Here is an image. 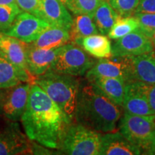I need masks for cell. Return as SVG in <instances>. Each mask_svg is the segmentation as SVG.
<instances>
[{"mask_svg": "<svg viewBox=\"0 0 155 155\" xmlns=\"http://www.w3.org/2000/svg\"><path fill=\"white\" fill-rule=\"evenodd\" d=\"M21 121L30 140L50 149L60 148L64 133L72 123L36 83L30 86L28 104Z\"/></svg>", "mask_w": 155, "mask_h": 155, "instance_id": "cell-1", "label": "cell"}, {"mask_svg": "<svg viewBox=\"0 0 155 155\" xmlns=\"http://www.w3.org/2000/svg\"><path fill=\"white\" fill-rule=\"evenodd\" d=\"M119 106L90 83L79 90L74 120L100 133L114 131L121 119Z\"/></svg>", "mask_w": 155, "mask_h": 155, "instance_id": "cell-2", "label": "cell"}, {"mask_svg": "<svg viewBox=\"0 0 155 155\" xmlns=\"http://www.w3.org/2000/svg\"><path fill=\"white\" fill-rule=\"evenodd\" d=\"M33 83L38 85L71 121L74 120L81 87L75 76L48 71L35 78Z\"/></svg>", "mask_w": 155, "mask_h": 155, "instance_id": "cell-3", "label": "cell"}, {"mask_svg": "<svg viewBox=\"0 0 155 155\" xmlns=\"http://www.w3.org/2000/svg\"><path fill=\"white\" fill-rule=\"evenodd\" d=\"M121 132L140 150L141 154H155V119L124 113L119 120Z\"/></svg>", "mask_w": 155, "mask_h": 155, "instance_id": "cell-4", "label": "cell"}, {"mask_svg": "<svg viewBox=\"0 0 155 155\" xmlns=\"http://www.w3.org/2000/svg\"><path fill=\"white\" fill-rule=\"evenodd\" d=\"M101 133L81 124H69L61 140L59 150L71 155L99 154Z\"/></svg>", "mask_w": 155, "mask_h": 155, "instance_id": "cell-5", "label": "cell"}, {"mask_svg": "<svg viewBox=\"0 0 155 155\" xmlns=\"http://www.w3.org/2000/svg\"><path fill=\"white\" fill-rule=\"evenodd\" d=\"M95 63L96 61L86 50L71 42L61 46L49 71L75 77L83 76Z\"/></svg>", "mask_w": 155, "mask_h": 155, "instance_id": "cell-6", "label": "cell"}, {"mask_svg": "<svg viewBox=\"0 0 155 155\" xmlns=\"http://www.w3.org/2000/svg\"><path fill=\"white\" fill-rule=\"evenodd\" d=\"M50 26L49 23L42 19L23 11L17 15L11 26L2 32L25 43H31Z\"/></svg>", "mask_w": 155, "mask_h": 155, "instance_id": "cell-7", "label": "cell"}, {"mask_svg": "<svg viewBox=\"0 0 155 155\" xmlns=\"http://www.w3.org/2000/svg\"><path fill=\"white\" fill-rule=\"evenodd\" d=\"M147 83L139 81H129L126 83L124 101L122 104L126 113L155 119L146 95Z\"/></svg>", "mask_w": 155, "mask_h": 155, "instance_id": "cell-8", "label": "cell"}, {"mask_svg": "<svg viewBox=\"0 0 155 155\" xmlns=\"http://www.w3.org/2000/svg\"><path fill=\"white\" fill-rule=\"evenodd\" d=\"M31 85L30 83L7 88L1 96V111L7 119L17 121L21 119L28 104Z\"/></svg>", "mask_w": 155, "mask_h": 155, "instance_id": "cell-9", "label": "cell"}, {"mask_svg": "<svg viewBox=\"0 0 155 155\" xmlns=\"http://www.w3.org/2000/svg\"><path fill=\"white\" fill-rule=\"evenodd\" d=\"M150 38L138 29L116 40L112 46L111 58L139 55L154 52Z\"/></svg>", "mask_w": 155, "mask_h": 155, "instance_id": "cell-10", "label": "cell"}, {"mask_svg": "<svg viewBox=\"0 0 155 155\" xmlns=\"http://www.w3.org/2000/svg\"><path fill=\"white\" fill-rule=\"evenodd\" d=\"M36 154L33 144L22 133L19 125L12 123L0 131V155Z\"/></svg>", "mask_w": 155, "mask_h": 155, "instance_id": "cell-11", "label": "cell"}, {"mask_svg": "<svg viewBox=\"0 0 155 155\" xmlns=\"http://www.w3.org/2000/svg\"><path fill=\"white\" fill-rule=\"evenodd\" d=\"M108 60L101 58L86 73V79L92 81L100 78H116L126 83L131 81L130 69L127 58H111Z\"/></svg>", "mask_w": 155, "mask_h": 155, "instance_id": "cell-12", "label": "cell"}, {"mask_svg": "<svg viewBox=\"0 0 155 155\" xmlns=\"http://www.w3.org/2000/svg\"><path fill=\"white\" fill-rule=\"evenodd\" d=\"M60 50L61 47L45 49L35 47L32 42L26 43V62L29 73L34 77L45 73L52 66Z\"/></svg>", "mask_w": 155, "mask_h": 155, "instance_id": "cell-13", "label": "cell"}, {"mask_svg": "<svg viewBox=\"0 0 155 155\" xmlns=\"http://www.w3.org/2000/svg\"><path fill=\"white\" fill-rule=\"evenodd\" d=\"M99 154L137 155L141 154V152L119 131L101 134Z\"/></svg>", "mask_w": 155, "mask_h": 155, "instance_id": "cell-14", "label": "cell"}, {"mask_svg": "<svg viewBox=\"0 0 155 155\" xmlns=\"http://www.w3.org/2000/svg\"><path fill=\"white\" fill-rule=\"evenodd\" d=\"M130 69L131 81L135 80L147 84H155V53L126 56Z\"/></svg>", "mask_w": 155, "mask_h": 155, "instance_id": "cell-15", "label": "cell"}, {"mask_svg": "<svg viewBox=\"0 0 155 155\" xmlns=\"http://www.w3.org/2000/svg\"><path fill=\"white\" fill-rule=\"evenodd\" d=\"M40 4L41 19L52 26L71 30L73 19L61 0H40Z\"/></svg>", "mask_w": 155, "mask_h": 155, "instance_id": "cell-16", "label": "cell"}, {"mask_svg": "<svg viewBox=\"0 0 155 155\" xmlns=\"http://www.w3.org/2000/svg\"><path fill=\"white\" fill-rule=\"evenodd\" d=\"M32 75L26 70L21 68L9 61L8 58L0 51V89L12 88L20 83H31Z\"/></svg>", "mask_w": 155, "mask_h": 155, "instance_id": "cell-17", "label": "cell"}, {"mask_svg": "<svg viewBox=\"0 0 155 155\" xmlns=\"http://www.w3.org/2000/svg\"><path fill=\"white\" fill-rule=\"evenodd\" d=\"M25 47V42L0 32V51L17 66L28 71Z\"/></svg>", "mask_w": 155, "mask_h": 155, "instance_id": "cell-18", "label": "cell"}, {"mask_svg": "<svg viewBox=\"0 0 155 155\" xmlns=\"http://www.w3.org/2000/svg\"><path fill=\"white\" fill-rule=\"evenodd\" d=\"M88 82L116 105L122 106L125 93L124 81L116 78H100Z\"/></svg>", "mask_w": 155, "mask_h": 155, "instance_id": "cell-19", "label": "cell"}, {"mask_svg": "<svg viewBox=\"0 0 155 155\" xmlns=\"http://www.w3.org/2000/svg\"><path fill=\"white\" fill-rule=\"evenodd\" d=\"M71 41V33L67 29L52 26L46 29L32 43L35 47L45 49L60 48Z\"/></svg>", "mask_w": 155, "mask_h": 155, "instance_id": "cell-20", "label": "cell"}, {"mask_svg": "<svg viewBox=\"0 0 155 155\" xmlns=\"http://www.w3.org/2000/svg\"><path fill=\"white\" fill-rule=\"evenodd\" d=\"M76 44L94 57L98 58L111 57V42L105 35H92L81 39Z\"/></svg>", "mask_w": 155, "mask_h": 155, "instance_id": "cell-21", "label": "cell"}, {"mask_svg": "<svg viewBox=\"0 0 155 155\" xmlns=\"http://www.w3.org/2000/svg\"><path fill=\"white\" fill-rule=\"evenodd\" d=\"M119 16L108 2L102 0L93 17L98 32L102 35H108Z\"/></svg>", "mask_w": 155, "mask_h": 155, "instance_id": "cell-22", "label": "cell"}, {"mask_svg": "<svg viewBox=\"0 0 155 155\" xmlns=\"http://www.w3.org/2000/svg\"><path fill=\"white\" fill-rule=\"evenodd\" d=\"M98 32L92 17L88 15H77L73 19L72 28L70 30L71 41L76 44L81 39Z\"/></svg>", "mask_w": 155, "mask_h": 155, "instance_id": "cell-23", "label": "cell"}, {"mask_svg": "<svg viewBox=\"0 0 155 155\" xmlns=\"http://www.w3.org/2000/svg\"><path fill=\"white\" fill-rule=\"evenodd\" d=\"M139 28V23L134 16L119 17L108 33L112 40H118Z\"/></svg>", "mask_w": 155, "mask_h": 155, "instance_id": "cell-24", "label": "cell"}, {"mask_svg": "<svg viewBox=\"0 0 155 155\" xmlns=\"http://www.w3.org/2000/svg\"><path fill=\"white\" fill-rule=\"evenodd\" d=\"M21 12L17 4L0 5V32L7 30Z\"/></svg>", "mask_w": 155, "mask_h": 155, "instance_id": "cell-25", "label": "cell"}, {"mask_svg": "<svg viewBox=\"0 0 155 155\" xmlns=\"http://www.w3.org/2000/svg\"><path fill=\"white\" fill-rule=\"evenodd\" d=\"M101 2L102 0H72L71 11L75 15H88L93 17Z\"/></svg>", "mask_w": 155, "mask_h": 155, "instance_id": "cell-26", "label": "cell"}, {"mask_svg": "<svg viewBox=\"0 0 155 155\" xmlns=\"http://www.w3.org/2000/svg\"><path fill=\"white\" fill-rule=\"evenodd\" d=\"M114 10L121 17H129L134 15L139 0H108Z\"/></svg>", "mask_w": 155, "mask_h": 155, "instance_id": "cell-27", "label": "cell"}, {"mask_svg": "<svg viewBox=\"0 0 155 155\" xmlns=\"http://www.w3.org/2000/svg\"><path fill=\"white\" fill-rule=\"evenodd\" d=\"M134 16L138 21V30L149 38H152L155 32V14L135 13Z\"/></svg>", "mask_w": 155, "mask_h": 155, "instance_id": "cell-28", "label": "cell"}, {"mask_svg": "<svg viewBox=\"0 0 155 155\" xmlns=\"http://www.w3.org/2000/svg\"><path fill=\"white\" fill-rule=\"evenodd\" d=\"M16 2L21 10L41 18L40 0H16Z\"/></svg>", "mask_w": 155, "mask_h": 155, "instance_id": "cell-29", "label": "cell"}, {"mask_svg": "<svg viewBox=\"0 0 155 155\" xmlns=\"http://www.w3.org/2000/svg\"><path fill=\"white\" fill-rule=\"evenodd\" d=\"M135 13L155 14V0H139Z\"/></svg>", "mask_w": 155, "mask_h": 155, "instance_id": "cell-30", "label": "cell"}, {"mask_svg": "<svg viewBox=\"0 0 155 155\" xmlns=\"http://www.w3.org/2000/svg\"><path fill=\"white\" fill-rule=\"evenodd\" d=\"M145 95H146L150 107L155 115V84L146 85Z\"/></svg>", "mask_w": 155, "mask_h": 155, "instance_id": "cell-31", "label": "cell"}, {"mask_svg": "<svg viewBox=\"0 0 155 155\" xmlns=\"http://www.w3.org/2000/svg\"><path fill=\"white\" fill-rule=\"evenodd\" d=\"M16 3V0H0V5H13Z\"/></svg>", "mask_w": 155, "mask_h": 155, "instance_id": "cell-32", "label": "cell"}, {"mask_svg": "<svg viewBox=\"0 0 155 155\" xmlns=\"http://www.w3.org/2000/svg\"><path fill=\"white\" fill-rule=\"evenodd\" d=\"M61 1L70 11L71 10V9H72V0H61Z\"/></svg>", "mask_w": 155, "mask_h": 155, "instance_id": "cell-33", "label": "cell"}, {"mask_svg": "<svg viewBox=\"0 0 155 155\" xmlns=\"http://www.w3.org/2000/svg\"><path fill=\"white\" fill-rule=\"evenodd\" d=\"M151 40H152L153 46H154V48L155 49V32H154V34H153L152 38H151Z\"/></svg>", "mask_w": 155, "mask_h": 155, "instance_id": "cell-34", "label": "cell"}, {"mask_svg": "<svg viewBox=\"0 0 155 155\" xmlns=\"http://www.w3.org/2000/svg\"><path fill=\"white\" fill-rule=\"evenodd\" d=\"M0 111H1V96H0Z\"/></svg>", "mask_w": 155, "mask_h": 155, "instance_id": "cell-35", "label": "cell"}, {"mask_svg": "<svg viewBox=\"0 0 155 155\" xmlns=\"http://www.w3.org/2000/svg\"><path fill=\"white\" fill-rule=\"evenodd\" d=\"M154 53H155V52H154Z\"/></svg>", "mask_w": 155, "mask_h": 155, "instance_id": "cell-36", "label": "cell"}]
</instances>
